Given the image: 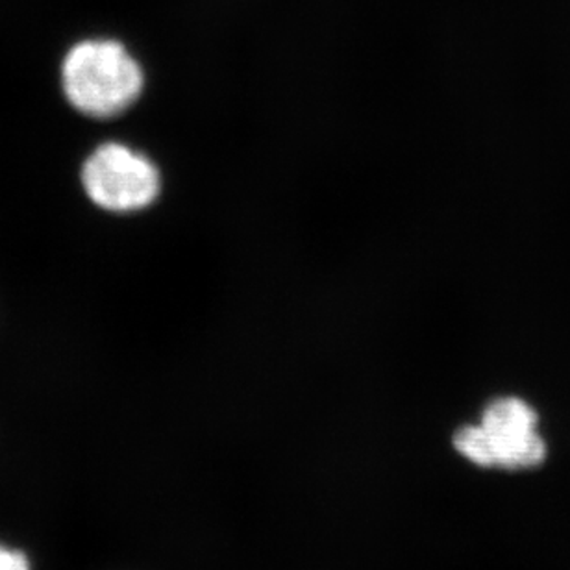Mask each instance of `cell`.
I'll use <instances>...</instances> for the list:
<instances>
[{
    "label": "cell",
    "instance_id": "6da1fadb",
    "mask_svg": "<svg viewBox=\"0 0 570 570\" xmlns=\"http://www.w3.org/2000/svg\"><path fill=\"white\" fill-rule=\"evenodd\" d=\"M61 83L75 110L110 119L139 99L145 72L117 39L91 38L72 45L61 63Z\"/></svg>",
    "mask_w": 570,
    "mask_h": 570
},
{
    "label": "cell",
    "instance_id": "7a4b0ae2",
    "mask_svg": "<svg viewBox=\"0 0 570 570\" xmlns=\"http://www.w3.org/2000/svg\"><path fill=\"white\" fill-rule=\"evenodd\" d=\"M455 452L480 469L528 471L543 465L549 446L539 433V413L521 396H497L480 423L463 424L452 435Z\"/></svg>",
    "mask_w": 570,
    "mask_h": 570
},
{
    "label": "cell",
    "instance_id": "3957f363",
    "mask_svg": "<svg viewBox=\"0 0 570 570\" xmlns=\"http://www.w3.org/2000/svg\"><path fill=\"white\" fill-rule=\"evenodd\" d=\"M82 186L99 208L130 214L148 208L158 198L161 178L145 154L122 142H105L86 159Z\"/></svg>",
    "mask_w": 570,
    "mask_h": 570
},
{
    "label": "cell",
    "instance_id": "277c9868",
    "mask_svg": "<svg viewBox=\"0 0 570 570\" xmlns=\"http://www.w3.org/2000/svg\"><path fill=\"white\" fill-rule=\"evenodd\" d=\"M0 570H30V566L21 552L0 547Z\"/></svg>",
    "mask_w": 570,
    "mask_h": 570
}]
</instances>
